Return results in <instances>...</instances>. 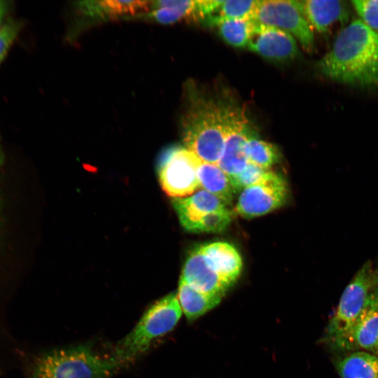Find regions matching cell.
I'll return each mask as SVG.
<instances>
[{
	"instance_id": "24",
	"label": "cell",
	"mask_w": 378,
	"mask_h": 378,
	"mask_svg": "<svg viewBox=\"0 0 378 378\" xmlns=\"http://www.w3.org/2000/svg\"><path fill=\"white\" fill-rule=\"evenodd\" d=\"M267 171L248 162L240 173L230 176L234 193L242 191L244 188L259 181Z\"/></svg>"
},
{
	"instance_id": "26",
	"label": "cell",
	"mask_w": 378,
	"mask_h": 378,
	"mask_svg": "<svg viewBox=\"0 0 378 378\" xmlns=\"http://www.w3.org/2000/svg\"><path fill=\"white\" fill-rule=\"evenodd\" d=\"M21 28L19 21L7 20L0 29V64L6 57Z\"/></svg>"
},
{
	"instance_id": "8",
	"label": "cell",
	"mask_w": 378,
	"mask_h": 378,
	"mask_svg": "<svg viewBox=\"0 0 378 378\" xmlns=\"http://www.w3.org/2000/svg\"><path fill=\"white\" fill-rule=\"evenodd\" d=\"M202 161L185 146L168 149L158 166L163 190L174 198L189 196L200 189L198 169Z\"/></svg>"
},
{
	"instance_id": "28",
	"label": "cell",
	"mask_w": 378,
	"mask_h": 378,
	"mask_svg": "<svg viewBox=\"0 0 378 378\" xmlns=\"http://www.w3.org/2000/svg\"><path fill=\"white\" fill-rule=\"evenodd\" d=\"M376 274H377V279H378V267L376 269Z\"/></svg>"
},
{
	"instance_id": "19",
	"label": "cell",
	"mask_w": 378,
	"mask_h": 378,
	"mask_svg": "<svg viewBox=\"0 0 378 378\" xmlns=\"http://www.w3.org/2000/svg\"><path fill=\"white\" fill-rule=\"evenodd\" d=\"M177 298L182 312L189 321H194L216 307L223 296L199 291L180 279Z\"/></svg>"
},
{
	"instance_id": "5",
	"label": "cell",
	"mask_w": 378,
	"mask_h": 378,
	"mask_svg": "<svg viewBox=\"0 0 378 378\" xmlns=\"http://www.w3.org/2000/svg\"><path fill=\"white\" fill-rule=\"evenodd\" d=\"M378 285L376 269L370 261L356 272L344 290L326 330L328 342L344 349L348 335L370 293Z\"/></svg>"
},
{
	"instance_id": "16",
	"label": "cell",
	"mask_w": 378,
	"mask_h": 378,
	"mask_svg": "<svg viewBox=\"0 0 378 378\" xmlns=\"http://www.w3.org/2000/svg\"><path fill=\"white\" fill-rule=\"evenodd\" d=\"M304 16L312 30L328 33L332 27L347 20L348 8L343 1H301Z\"/></svg>"
},
{
	"instance_id": "10",
	"label": "cell",
	"mask_w": 378,
	"mask_h": 378,
	"mask_svg": "<svg viewBox=\"0 0 378 378\" xmlns=\"http://www.w3.org/2000/svg\"><path fill=\"white\" fill-rule=\"evenodd\" d=\"M225 138L218 165L229 176L240 173L248 164L245 146L255 133L244 111L232 102H225Z\"/></svg>"
},
{
	"instance_id": "9",
	"label": "cell",
	"mask_w": 378,
	"mask_h": 378,
	"mask_svg": "<svg viewBox=\"0 0 378 378\" xmlns=\"http://www.w3.org/2000/svg\"><path fill=\"white\" fill-rule=\"evenodd\" d=\"M288 191L283 176L270 169L259 181L241 192L235 211L245 218L265 215L286 202Z\"/></svg>"
},
{
	"instance_id": "14",
	"label": "cell",
	"mask_w": 378,
	"mask_h": 378,
	"mask_svg": "<svg viewBox=\"0 0 378 378\" xmlns=\"http://www.w3.org/2000/svg\"><path fill=\"white\" fill-rule=\"evenodd\" d=\"M360 349L376 354L378 349V285L370 293L353 326L344 350Z\"/></svg>"
},
{
	"instance_id": "18",
	"label": "cell",
	"mask_w": 378,
	"mask_h": 378,
	"mask_svg": "<svg viewBox=\"0 0 378 378\" xmlns=\"http://www.w3.org/2000/svg\"><path fill=\"white\" fill-rule=\"evenodd\" d=\"M196 1L164 0L151 1L150 10L132 18L141 19L163 24L177 22L193 18Z\"/></svg>"
},
{
	"instance_id": "22",
	"label": "cell",
	"mask_w": 378,
	"mask_h": 378,
	"mask_svg": "<svg viewBox=\"0 0 378 378\" xmlns=\"http://www.w3.org/2000/svg\"><path fill=\"white\" fill-rule=\"evenodd\" d=\"M245 153L249 163L267 170L276 164L281 158L275 145L258 139L255 133L248 139Z\"/></svg>"
},
{
	"instance_id": "17",
	"label": "cell",
	"mask_w": 378,
	"mask_h": 378,
	"mask_svg": "<svg viewBox=\"0 0 378 378\" xmlns=\"http://www.w3.org/2000/svg\"><path fill=\"white\" fill-rule=\"evenodd\" d=\"M211 267L232 285L242 270L241 257L234 246L225 241H216L200 246Z\"/></svg>"
},
{
	"instance_id": "4",
	"label": "cell",
	"mask_w": 378,
	"mask_h": 378,
	"mask_svg": "<svg viewBox=\"0 0 378 378\" xmlns=\"http://www.w3.org/2000/svg\"><path fill=\"white\" fill-rule=\"evenodd\" d=\"M182 314L177 295L172 293L153 304L120 342L113 356L122 365L144 354L157 338L170 332Z\"/></svg>"
},
{
	"instance_id": "2",
	"label": "cell",
	"mask_w": 378,
	"mask_h": 378,
	"mask_svg": "<svg viewBox=\"0 0 378 378\" xmlns=\"http://www.w3.org/2000/svg\"><path fill=\"white\" fill-rule=\"evenodd\" d=\"M186 92L181 118L184 146L202 161L218 164L225 144V102L206 97L189 85Z\"/></svg>"
},
{
	"instance_id": "29",
	"label": "cell",
	"mask_w": 378,
	"mask_h": 378,
	"mask_svg": "<svg viewBox=\"0 0 378 378\" xmlns=\"http://www.w3.org/2000/svg\"><path fill=\"white\" fill-rule=\"evenodd\" d=\"M376 354L378 356V349H377V351Z\"/></svg>"
},
{
	"instance_id": "23",
	"label": "cell",
	"mask_w": 378,
	"mask_h": 378,
	"mask_svg": "<svg viewBox=\"0 0 378 378\" xmlns=\"http://www.w3.org/2000/svg\"><path fill=\"white\" fill-rule=\"evenodd\" d=\"M253 22L251 18L233 19L216 27L222 39L235 48L247 47Z\"/></svg>"
},
{
	"instance_id": "1",
	"label": "cell",
	"mask_w": 378,
	"mask_h": 378,
	"mask_svg": "<svg viewBox=\"0 0 378 378\" xmlns=\"http://www.w3.org/2000/svg\"><path fill=\"white\" fill-rule=\"evenodd\" d=\"M317 69L325 77L344 84L378 83V35L360 20L352 21L339 32Z\"/></svg>"
},
{
	"instance_id": "11",
	"label": "cell",
	"mask_w": 378,
	"mask_h": 378,
	"mask_svg": "<svg viewBox=\"0 0 378 378\" xmlns=\"http://www.w3.org/2000/svg\"><path fill=\"white\" fill-rule=\"evenodd\" d=\"M75 33L97 22L118 18H132L148 12L151 8L149 1H84L75 4Z\"/></svg>"
},
{
	"instance_id": "6",
	"label": "cell",
	"mask_w": 378,
	"mask_h": 378,
	"mask_svg": "<svg viewBox=\"0 0 378 378\" xmlns=\"http://www.w3.org/2000/svg\"><path fill=\"white\" fill-rule=\"evenodd\" d=\"M172 205L182 226L192 232H222L232 218L223 201L202 189L187 197L173 198Z\"/></svg>"
},
{
	"instance_id": "7",
	"label": "cell",
	"mask_w": 378,
	"mask_h": 378,
	"mask_svg": "<svg viewBox=\"0 0 378 378\" xmlns=\"http://www.w3.org/2000/svg\"><path fill=\"white\" fill-rule=\"evenodd\" d=\"M251 19L255 24L289 33L307 51L314 48V35L304 16L301 1H258Z\"/></svg>"
},
{
	"instance_id": "20",
	"label": "cell",
	"mask_w": 378,
	"mask_h": 378,
	"mask_svg": "<svg viewBox=\"0 0 378 378\" xmlns=\"http://www.w3.org/2000/svg\"><path fill=\"white\" fill-rule=\"evenodd\" d=\"M200 189L204 190L219 198L227 206L234 197L230 176L218 164L203 162L198 169Z\"/></svg>"
},
{
	"instance_id": "13",
	"label": "cell",
	"mask_w": 378,
	"mask_h": 378,
	"mask_svg": "<svg viewBox=\"0 0 378 378\" xmlns=\"http://www.w3.org/2000/svg\"><path fill=\"white\" fill-rule=\"evenodd\" d=\"M181 279L199 291L221 296L232 286L211 267L200 246L188 255Z\"/></svg>"
},
{
	"instance_id": "12",
	"label": "cell",
	"mask_w": 378,
	"mask_h": 378,
	"mask_svg": "<svg viewBox=\"0 0 378 378\" xmlns=\"http://www.w3.org/2000/svg\"><path fill=\"white\" fill-rule=\"evenodd\" d=\"M247 48L272 62L292 60L299 55L296 39L281 29L253 22Z\"/></svg>"
},
{
	"instance_id": "25",
	"label": "cell",
	"mask_w": 378,
	"mask_h": 378,
	"mask_svg": "<svg viewBox=\"0 0 378 378\" xmlns=\"http://www.w3.org/2000/svg\"><path fill=\"white\" fill-rule=\"evenodd\" d=\"M351 4L359 20L378 35V0H354Z\"/></svg>"
},
{
	"instance_id": "3",
	"label": "cell",
	"mask_w": 378,
	"mask_h": 378,
	"mask_svg": "<svg viewBox=\"0 0 378 378\" xmlns=\"http://www.w3.org/2000/svg\"><path fill=\"white\" fill-rule=\"evenodd\" d=\"M122 364L87 345L55 349L37 356L27 378H108Z\"/></svg>"
},
{
	"instance_id": "15",
	"label": "cell",
	"mask_w": 378,
	"mask_h": 378,
	"mask_svg": "<svg viewBox=\"0 0 378 378\" xmlns=\"http://www.w3.org/2000/svg\"><path fill=\"white\" fill-rule=\"evenodd\" d=\"M258 1L202 0L196 1L195 20L206 26H217L222 22L251 18Z\"/></svg>"
},
{
	"instance_id": "21",
	"label": "cell",
	"mask_w": 378,
	"mask_h": 378,
	"mask_svg": "<svg viewBox=\"0 0 378 378\" xmlns=\"http://www.w3.org/2000/svg\"><path fill=\"white\" fill-rule=\"evenodd\" d=\"M337 369L340 378H378V356L354 351L338 360Z\"/></svg>"
},
{
	"instance_id": "27",
	"label": "cell",
	"mask_w": 378,
	"mask_h": 378,
	"mask_svg": "<svg viewBox=\"0 0 378 378\" xmlns=\"http://www.w3.org/2000/svg\"><path fill=\"white\" fill-rule=\"evenodd\" d=\"M8 3L6 1L0 0V29L4 24V19L8 11Z\"/></svg>"
}]
</instances>
